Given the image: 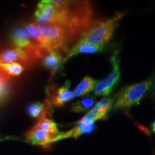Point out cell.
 I'll use <instances>...</instances> for the list:
<instances>
[{
    "label": "cell",
    "instance_id": "6da1fadb",
    "mask_svg": "<svg viewBox=\"0 0 155 155\" xmlns=\"http://www.w3.org/2000/svg\"><path fill=\"white\" fill-rule=\"evenodd\" d=\"M45 52L67 51L72 43L76 44L81 37L74 31L61 25H38Z\"/></svg>",
    "mask_w": 155,
    "mask_h": 155
},
{
    "label": "cell",
    "instance_id": "8992f818",
    "mask_svg": "<svg viewBox=\"0 0 155 155\" xmlns=\"http://www.w3.org/2000/svg\"><path fill=\"white\" fill-rule=\"evenodd\" d=\"M11 40L16 48L30 52L38 59L45 53L32 40L24 28H18L15 29L11 34Z\"/></svg>",
    "mask_w": 155,
    "mask_h": 155
},
{
    "label": "cell",
    "instance_id": "9a60e30c",
    "mask_svg": "<svg viewBox=\"0 0 155 155\" xmlns=\"http://www.w3.org/2000/svg\"><path fill=\"white\" fill-rule=\"evenodd\" d=\"M98 83L99 82L98 81L94 80L91 77L86 76L73 91L75 98V97L83 96L92 91L98 84Z\"/></svg>",
    "mask_w": 155,
    "mask_h": 155
},
{
    "label": "cell",
    "instance_id": "d6986e66",
    "mask_svg": "<svg viewBox=\"0 0 155 155\" xmlns=\"http://www.w3.org/2000/svg\"><path fill=\"white\" fill-rule=\"evenodd\" d=\"M25 66L19 63L0 64V70L9 77L19 76L25 71Z\"/></svg>",
    "mask_w": 155,
    "mask_h": 155
},
{
    "label": "cell",
    "instance_id": "3957f363",
    "mask_svg": "<svg viewBox=\"0 0 155 155\" xmlns=\"http://www.w3.org/2000/svg\"><path fill=\"white\" fill-rule=\"evenodd\" d=\"M152 84V81L147 80L124 87L116 96L113 108L124 109L138 105Z\"/></svg>",
    "mask_w": 155,
    "mask_h": 155
},
{
    "label": "cell",
    "instance_id": "52a82bcc",
    "mask_svg": "<svg viewBox=\"0 0 155 155\" xmlns=\"http://www.w3.org/2000/svg\"><path fill=\"white\" fill-rule=\"evenodd\" d=\"M38 59L27 50L19 48H10L0 52V64L19 63L24 65H30Z\"/></svg>",
    "mask_w": 155,
    "mask_h": 155
},
{
    "label": "cell",
    "instance_id": "5bb4252c",
    "mask_svg": "<svg viewBox=\"0 0 155 155\" xmlns=\"http://www.w3.org/2000/svg\"><path fill=\"white\" fill-rule=\"evenodd\" d=\"M104 46H89L74 45L70 50L69 53L67 54L66 57L64 58L63 62L65 63L70 58H73V56L79 55V54H92L99 53L104 50Z\"/></svg>",
    "mask_w": 155,
    "mask_h": 155
},
{
    "label": "cell",
    "instance_id": "9c48e42d",
    "mask_svg": "<svg viewBox=\"0 0 155 155\" xmlns=\"http://www.w3.org/2000/svg\"><path fill=\"white\" fill-rule=\"evenodd\" d=\"M56 136L57 135L42 131L34 126L27 131L25 137L26 141L30 144L48 149L55 142Z\"/></svg>",
    "mask_w": 155,
    "mask_h": 155
},
{
    "label": "cell",
    "instance_id": "5b68a950",
    "mask_svg": "<svg viewBox=\"0 0 155 155\" xmlns=\"http://www.w3.org/2000/svg\"><path fill=\"white\" fill-rule=\"evenodd\" d=\"M59 12L57 1L42 0L38 3L35 12V23L38 25L56 24Z\"/></svg>",
    "mask_w": 155,
    "mask_h": 155
},
{
    "label": "cell",
    "instance_id": "7402d4cb",
    "mask_svg": "<svg viewBox=\"0 0 155 155\" xmlns=\"http://www.w3.org/2000/svg\"><path fill=\"white\" fill-rule=\"evenodd\" d=\"M153 89H154V94H155V82L154 83V88H153Z\"/></svg>",
    "mask_w": 155,
    "mask_h": 155
},
{
    "label": "cell",
    "instance_id": "7a4b0ae2",
    "mask_svg": "<svg viewBox=\"0 0 155 155\" xmlns=\"http://www.w3.org/2000/svg\"><path fill=\"white\" fill-rule=\"evenodd\" d=\"M122 15L121 13H117L113 17L106 20H96L75 45L104 46L111 40L116 24L121 19Z\"/></svg>",
    "mask_w": 155,
    "mask_h": 155
},
{
    "label": "cell",
    "instance_id": "ffe728a7",
    "mask_svg": "<svg viewBox=\"0 0 155 155\" xmlns=\"http://www.w3.org/2000/svg\"><path fill=\"white\" fill-rule=\"evenodd\" d=\"M45 108V104L41 102H35L32 103V104H30L28 106V109H27V111H28V115L32 118H39L41 115L42 112L44 111Z\"/></svg>",
    "mask_w": 155,
    "mask_h": 155
},
{
    "label": "cell",
    "instance_id": "ba28073f",
    "mask_svg": "<svg viewBox=\"0 0 155 155\" xmlns=\"http://www.w3.org/2000/svg\"><path fill=\"white\" fill-rule=\"evenodd\" d=\"M114 102V98H104L75 124H78L81 123H95V121L98 120L104 119L111 110Z\"/></svg>",
    "mask_w": 155,
    "mask_h": 155
},
{
    "label": "cell",
    "instance_id": "30bf717a",
    "mask_svg": "<svg viewBox=\"0 0 155 155\" xmlns=\"http://www.w3.org/2000/svg\"><path fill=\"white\" fill-rule=\"evenodd\" d=\"M51 106V102L48 98V101H46L45 104L44 111L38 118V121H37L35 127L48 133L58 135L59 134L60 132L57 124L53 121V118L51 117V114H50Z\"/></svg>",
    "mask_w": 155,
    "mask_h": 155
},
{
    "label": "cell",
    "instance_id": "8fae6325",
    "mask_svg": "<svg viewBox=\"0 0 155 155\" xmlns=\"http://www.w3.org/2000/svg\"><path fill=\"white\" fill-rule=\"evenodd\" d=\"M48 98L54 106L61 107L67 102L73 100L75 96L73 92L70 90V82L67 81L63 86L59 88H52L50 96Z\"/></svg>",
    "mask_w": 155,
    "mask_h": 155
},
{
    "label": "cell",
    "instance_id": "7c38bea8",
    "mask_svg": "<svg viewBox=\"0 0 155 155\" xmlns=\"http://www.w3.org/2000/svg\"><path fill=\"white\" fill-rule=\"evenodd\" d=\"M95 128H96L95 123L78 124L76 127L73 129H71L68 131H66V132L60 133L59 134L56 136L55 142L68 138L77 139L78 137L83 134H90L94 132Z\"/></svg>",
    "mask_w": 155,
    "mask_h": 155
},
{
    "label": "cell",
    "instance_id": "44dd1931",
    "mask_svg": "<svg viewBox=\"0 0 155 155\" xmlns=\"http://www.w3.org/2000/svg\"><path fill=\"white\" fill-rule=\"evenodd\" d=\"M152 130L155 134V121H153L152 124Z\"/></svg>",
    "mask_w": 155,
    "mask_h": 155
},
{
    "label": "cell",
    "instance_id": "4fadbf2b",
    "mask_svg": "<svg viewBox=\"0 0 155 155\" xmlns=\"http://www.w3.org/2000/svg\"><path fill=\"white\" fill-rule=\"evenodd\" d=\"M42 63L43 66L50 70L52 75L57 73L64 63L63 55L59 52H46L42 55Z\"/></svg>",
    "mask_w": 155,
    "mask_h": 155
},
{
    "label": "cell",
    "instance_id": "2e32d148",
    "mask_svg": "<svg viewBox=\"0 0 155 155\" xmlns=\"http://www.w3.org/2000/svg\"><path fill=\"white\" fill-rule=\"evenodd\" d=\"M96 96L88 95V96L75 102L72 105L71 110L73 111L76 112V113L86 112L94 106L95 103H96Z\"/></svg>",
    "mask_w": 155,
    "mask_h": 155
},
{
    "label": "cell",
    "instance_id": "e0dca14e",
    "mask_svg": "<svg viewBox=\"0 0 155 155\" xmlns=\"http://www.w3.org/2000/svg\"><path fill=\"white\" fill-rule=\"evenodd\" d=\"M12 78L0 70V104L7 99L12 92Z\"/></svg>",
    "mask_w": 155,
    "mask_h": 155
},
{
    "label": "cell",
    "instance_id": "277c9868",
    "mask_svg": "<svg viewBox=\"0 0 155 155\" xmlns=\"http://www.w3.org/2000/svg\"><path fill=\"white\" fill-rule=\"evenodd\" d=\"M112 71L104 81H101L94 89V96H108L114 88L120 79V59L117 51L112 54L111 58Z\"/></svg>",
    "mask_w": 155,
    "mask_h": 155
},
{
    "label": "cell",
    "instance_id": "ac0fdd59",
    "mask_svg": "<svg viewBox=\"0 0 155 155\" xmlns=\"http://www.w3.org/2000/svg\"><path fill=\"white\" fill-rule=\"evenodd\" d=\"M25 30L27 31L30 38L32 39V40L40 48V49L44 53H46L45 50L43 40H42V35L40 34V30H39L38 25L35 22L29 23L25 27Z\"/></svg>",
    "mask_w": 155,
    "mask_h": 155
}]
</instances>
